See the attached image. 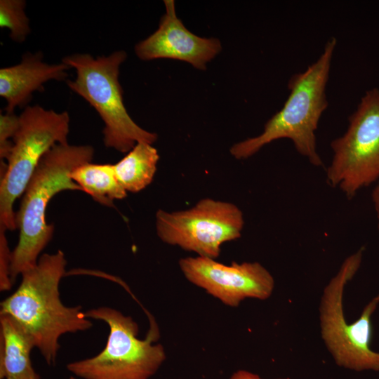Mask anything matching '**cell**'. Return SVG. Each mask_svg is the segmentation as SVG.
Listing matches in <instances>:
<instances>
[{
  "label": "cell",
  "instance_id": "6da1fadb",
  "mask_svg": "<svg viewBox=\"0 0 379 379\" xmlns=\"http://www.w3.org/2000/svg\"><path fill=\"white\" fill-rule=\"evenodd\" d=\"M66 265L61 250L43 254L34 267L21 274L18 288L0 305V314L18 322L48 365L55 363L62 335L93 326L81 306L67 307L60 299L59 286Z\"/></svg>",
  "mask_w": 379,
  "mask_h": 379
},
{
  "label": "cell",
  "instance_id": "7a4b0ae2",
  "mask_svg": "<svg viewBox=\"0 0 379 379\" xmlns=\"http://www.w3.org/2000/svg\"><path fill=\"white\" fill-rule=\"evenodd\" d=\"M336 45L337 39L329 38L316 61L290 77L289 93L283 107L266 122L260 135L231 147L230 152L234 158L247 159L272 141L284 138L290 140L312 165L323 166L317 152L316 131L328 105L326 86Z\"/></svg>",
  "mask_w": 379,
  "mask_h": 379
},
{
  "label": "cell",
  "instance_id": "3957f363",
  "mask_svg": "<svg viewBox=\"0 0 379 379\" xmlns=\"http://www.w3.org/2000/svg\"><path fill=\"white\" fill-rule=\"evenodd\" d=\"M93 154L90 145L56 144L40 160L15 213L19 239L11 252L13 284L19 274L37 263L39 254L52 239L54 225L47 224L45 218L48 202L61 191H82L69 174L78 166L91 162Z\"/></svg>",
  "mask_w": 379,
  "mask_h": 379
},
{
  "label": "cell",
  "instance_id": "277c9868",
  "mask_svg": "<svg viewBox=\"0 0 379 379\" xmlns=\"http://www.w3.org/2000/svg\"><path fill=\"white\" fill-rule=\"evenodd\" d=\"M126 57L125 51H118L97 58L76 53L62 60L76 69V79L67 82L69 88L86 100L103 121L105 145L122 153L128 152L138 142L152 145L157 140L156 133L135 123L124 106L119 74Z\"/></svg>",
  "mask_w": 379,
  "mask_h": 379
},
{
  "label": "cell",
  "instance_id": "5b68a950",
  "mask_svg": "<svg viewBox=\"0 0 379 379\" xmlns=\"http://www.w3.org/2000/svg\"><path fill=\"white\" fill-rule=\"evenodd\" d=\"M87 318L109 327L105 347L94 357L67 364V368L82 379H149L166 359L161 344H153L158 330L152 328L145 339L138 337V325L129 316L109 307L93 308Z\"/></svg>",
  "mask_w": 379,
  "mask_h": 379
},
{
  "label": "cell",
  "instance_id": "8992f818",
  "mask_svg": "<svg viewBox=\"0 0 379 379\" xmlns=\"http://www.w3.org/2000/svg\"><path fill=\"white\" fill-rule=\"evenodd\" d=\"M364 248L349 255L337 274L325 286L319 305V323L323 340L335 364L356 371H379V352L371 347V316L379 304V294L364 308L360 317L348 324L343 312L345 285L359 270Z\"/></svg>",
  "mask_w": 379,
  "mask_h": 379
},
{
  "label": "cell",
  "instance_id": "52a82bcc",
  "mask_svg": "<svg viewBox=\"0 0 379 379\" xmlns=\"http://www.w3.org/2000/svg\"><path fill=\"white\" fill-rule=\"evenodd\" d=\"M69 116L39 105L27 106L19 116L13 147L1 166L0 227L17 228L15 201L21 196L43 156L56 144H68Z\"/></svg>",
  "mask_w": 379,
  "mask_h": 379
},
{
  "label": "cell",
  "instance_id": "ba28073f",
  "mask_svg": "<svg viewBox=\"0 0 379 379\" xmlns=\"http://www.w3.org/2000/svg\"><path fill=\"white\" fill-rule=\"evenodd\" d=\"M326 182L349 199L379 180V88L365 92L348 117L344 133L330 144Z\"/></svg>",
  "mask_w": 379,
  "mask_h": 379
},
{
  "label": "cell",
  "instance_id": "9c48e42d",
  "mask_svg": "<svg viewBox=\"0 0 379 379\" xmlns=\"http://www.w3.org/2000/svg\"><path fill=\"white\" fill-rule=\"evenodd\" d=\"M244 225L241 211L235 204L203 199L192 208L156 213V229L160 239L178 246L198 256L217 258L222 244L241 237Z\"/></svg>",
  "mask_w": 379,
  "mask_h": 379
},
{
  "label": "cell",
  "instance_id": "30bf717a",
  "mask_svg": "<svg viewBox=\"0 0 379 379\" xmlns=\"http://www.w3.org/2000/svg\"><path fill=\"white\" fill-rule=\"evenodd\" d=\"M179 266L189 281L233 307L248 298L267 299L274 288L273 277L258 262L226 265L197 256L180 259Z\"/></svg>",
  "mask_w": 379,
  "mask_h": 379
},
{
  "label": "cell",
  "instance_id": "8fae6325",
  "mask_svg": "<svg viewBox=\"0 0 379 379\" xmlns=\"http://www.w3.org/2000/svg\"><path fill=\"white\" fill-rule=\"evenodd\" d=\"M164 2L166 12L158 29L136 44V55L142 60H178L187 62L198 69H206V63L222 49L220 41L192 33L177 17L174 1L165 0Z\"/></svg>",
  "mask_w": 379,
  "mask_h": 379
},
{
  "label": "cell",
  "instance_id": "7c38bea8",
  "mask_svg": "<svg viewBox=\"0 0 379 379\" xmlns=\"http://www.w3.org/2000/svg\"><path fill=\"white\" fill-rule=\"evenodd\" d=\"M41 53H26L15 65L0 69V95L6 100V112H14L31 99L35 91H42L49 80H64L70 67L63 62L50 65L43 62Z\"/></svg>",
  "mask_w": 379,
  "mask_h": 379
},
{
  "label": "cell",
  "instance_id": "4fadbf2b",
  "mask_svg": "<svg viewBox=\"0 0 379 379\" xmlns=\"http://www.w3.org/2000/svg\"><path fill=\"white\" fill-rule=\"evenodd\" d=\"M34 347L32 339L14 319L0 314L1 379H40L31 361Z\"/></svg>",
  "mask_w": 379,
  "mask_h": 379
},
{
  "label": "cell",
  "instance_id": "5bb4252c",
  "mask_svg": "<svg viewBox=\"0 0 379 379\" xmlns=\"http://www.w3.org/2000/svg\"><path fill=\"white\" fill-rule=\"evenodd\" d=\"M69 177L82 191L103 206L112 207L114 200L127 196L117 178L114 164L88 162L76 168Z\"/></svg>",
  "mask_w": 379,
  "mask_h": 379
},
{
  "label": "cell",
  "instance_id": "9a60e30c",
  "mask_svg": "<svg viewBox=\"0 0 379 379\" xmlns=\"http://www.w3.org/2000/svg\"><path fill=\"white\" fill-rule=\"evenodd\" d=\"M159 155L156 148L138 142L127 154L114 164L117 178L126 192H138L152 181Z\"/></svg>",
  "mask_w": 379,
  "mask_h": 379
},
{
  "label": "cell",
  "instance_id": "2e32d148",
  "mask_svg": "<svg viewBox=\"0 0 379 379\" xmlns=\"http://www.w3.org/2000/svg\"><path fill=\"white\" fill-rule=\"evenodd\" d=\"M25 4L22 0L0 1V27L8 28L10 37L19 43L23 42L30 33Z\"/></svg>",
  "mask_w": 379,
  "mask_h": 379
},
{
  "label": "cell",
  "instance_id": "e0dca14e",
  "mask_svg": "<svg viewBox=\"0 0 379 379\" xmlns=\"http://www.w3.org/2000/svg\"><path fill=\"white\" fill-rule=\"evenodd\" d=\"M19 126V116L14 112H6L0 116V158L3 161L8 157L12 147V138Z\"/></svg>",
  "mask_w": 379,
  "mask_h": 379
},
{
  "label": "cell",
  "instance_id": "ac0fdd59",
  "mask_svg": "<svg viewBox=\"0 0 379 379\" xmlns=\"http://www.w3.org/2000/svg\"><path fill=\"white\" fill-rule=\"evenodd\" d=\"M6 230L0 227V291H9L13 285L11 280V252L5 235Z\"/></svg>",
  "mask_w": 379,
  "mask_h": 379
},
{
  "label": "cell",
  "instance_id": "d6986e66",
  "mask_svg": "<svg viewBox=\"0 0 379 379\" xmlns=\"http://www.w3.org/2000/svg\"><path fill=\"white\" fill-rule=\"evenodd\" d=\"M229 379H264L260 377L259 375L252 373L246 370H238L233 373ZM277 379H289L286 378H277Z\"/></svg>",
  "mask_w": 379,
  "mask_h": 379
},
{
  "label": "cell",
  "instance_id": "ffe728a7",
  "mask_svg": "<svg viewBox=\"0 0 379 379\" xmlns=\"http://www.w3.org/2000/svg\"><path fill=\"white\" fill-rule=\"evenodd\" d=\"M371 200L376 214V218L378 220V230L379 233V180L376 182L375 185L372 190Z\"/></svg>",
  "mask_w": 379,
  "mask_h": 379
},
{
  "label": "cell",
  "instance_id": "44dd1931",
  "mask_svg": "<svg viewBox=\"0 0 379 379\" xmlns=\"http://www.w3.org/2000/svg\"><path fill=\"white\" fill-rule=\"evenodd\" d=\"M69 379H78L76 376H70Z\"/></svg>",
  "mask_w": 379,
  "mask_h": 379
}]
</instances>
